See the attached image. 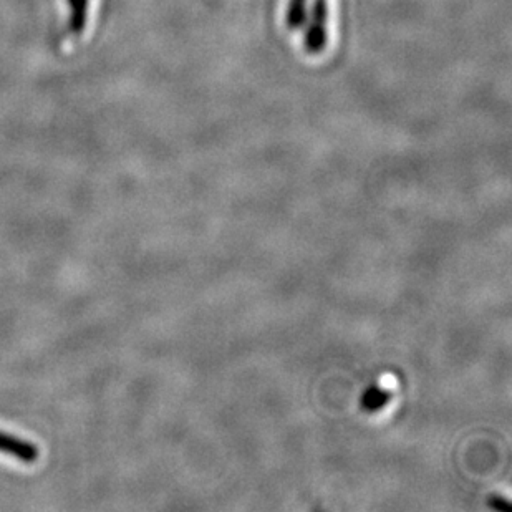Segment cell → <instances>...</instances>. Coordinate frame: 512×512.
Returning a JSON list of instances; mask_svg holds the SVG:
<instances>
[{"label": "cell", "instance_id": "1", "mask_svg": "<svg viewBox=\"0 0 512 512\" xmlns=\"http://www.w3.org/2000/svg\"><path fill=\"white\" fill-rule=\"evenodd\" d=\"M327 20H329V0H314L304 40L305 50L310 55L322 54L327 47V40H329Z\"/></svg>", "mask_w": 512, "mask_h": 512}, {"label": "cell", "instance_id": "2", "mask_svg": "<svg viewBox=\"0 0 512 512\" xmlns=\"http://www.w3.org/2000/svg\"><path fill=\"white\" fill-rule=\"evenodd\" d=\"M0 453L14 456L15 459L27 464L35 463L40 455L37 445L19 436L9 435L5 431H0Z\"/></svg>", "mask_w": 512, "mask_h": 512}, {"label": "cell", "instance_id": "3", "mask_svg": "<svg viewBox=\"0 0 512 512\" xmlns=\"http://www.w3.org/2000/svg\"><path fill=\"white\" fill-rule=\"evenodd\" d=\"M68 9H70V20H68V30L73 37L82 34L88 22V7L90 0H67Z\"/></svg>", "mask_w": 512, "mask_h": 512}, {"label": "cell", "instance_id": "4", "mask_svg": "<svg viewBox=\"0 0 512 512\" xmlns=\"http://www.w3.org/2000/svg\"><path fill=\"white\" fill-rule=\"evenodd\" d=\"M307 20V0H289L285 24L290 30H299Z\"/></svg>", "mask_w": 512, "mask_h": 512}]
</instances>
